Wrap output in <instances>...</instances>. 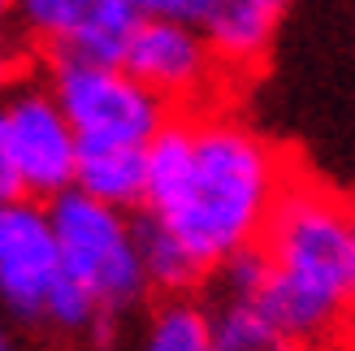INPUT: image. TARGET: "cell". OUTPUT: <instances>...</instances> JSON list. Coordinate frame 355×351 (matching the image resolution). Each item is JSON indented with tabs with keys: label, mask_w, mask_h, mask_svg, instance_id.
Instances as JSON below:
<instances>
[{
	"label": "cell",
	"mask_w": 355,
	"mask_h": 351,
	"mask_svg": "<svg viewBox=\"0 0 355 351\" xmlns=\"http://www.w3.org/2000/svg\"><path fill=\"white\" fill-rule=\"evenodd\" d=\"M13 5L17 0H0V26H13Z\"/></svg>",
	"instance_id": "d6986e66"
},
{
	"label": "cell",
	"mask_w": 355,
	"mask_h": 351,
	"mask_svg": "<svg viewBox=\"0 0 355 351\" xmlns=\"http://www.w3.org/2000/svg\"><path fill=\"white\" fill-rule=\"evenodd\" d=\"M135 351H221L208 300H195V291L165 295L148 312V321L135 339Z\"/></svg>",
	"instance_id": "30bf717a"
},
{
	"label": "cell",
	"mask_w": 355,
	"mask_h": 351,
	"mask_svg": "<svg viewBox=\"0 0 355 351\" xmlns=\"http://www.w3.org/2000/svg\"><path fill=\"white\" fill-rule=\"evenodd\" d=\"M121 65L144 87H152L169 109H208L212 96L221 92V78H230L208 44V35L191 17L144 13V22L126 44Z\"/></svg>",
	"instance_id": "8992f818"
},
{
	"label": "cell",
	"mask_w": 355,
	"mask_h": 351,
	"mask_svg": "<svg viewBox=\"0 0 355 351\" xmlns=\"http://www.w3.org/2000/svg\"><path fill=\"white\" fill-rule=\"evenodd\" d=\"M351 213H355V200H351Z\"/></svg>",
	"instance_id": "44dd1931"
},
{
	"label": "cell",
	"mask_w": 355,
	"mask_h": 351,
	"mask_svg": "<svg viewBox=\"0 0 355 351\" xmlns=\"http://www.w3.org/2000/svg\"><path fill=\"white\" fill-rule=\"evenodd\" d=\"M13 196H22V187H17V169H13L9 139H5V113H0V200H13Z\"/></svg>",
	"instance_id": "e0dca14e"
},
{
	"label": "cell",
	"mask_w": 355,
	"mask_h": 351,
	"mask_svg": "<svg viewBox=\"0 0 355 351\" xmlns=\"http://www.w3.org/2000/svg\"><path fill=\"white\" fill-rule=\"evenodd\" d=\"M256 304L308 351L334 347L355 329V213L316 178L291 173L260 234Z\"/></svg>",
	"instance_id": "7a4b0ae2"
},
{
	"label": "cell",
	"mask_w": 355,
	"mask_h": 351,
	"mask_svg": "<svg viewBox=\"0 0 355 351\" xmlns=\"http://www.w3.org/2000/svg\"><path fill=\"white\" fill-rule=\"evenodd\" d=\"M92 5L96 0H17L13 26L26 35V44H40L48 52H57Z\"/></svg>",
	"instance_id": "5bb4252c"
},
{
	"label": "cell",
	"mask_w": 355,
	"mask_h": 351,
	"mask_svg": "<svg viewBox=\"0 0 355 351\" xmlns=\"http://www.w3.org/2000/svg\"><path fill=\"white\" fill-rule=\"evenodd\" d=\"M212 325H217V347L221 351H308L304 343H295L282 325L264 317V308L243 295H208Z\"/></svg>",
	"instance_id": "8fae6325"
},
{
	"label": "cell",
	"mask_w": 355,
	"mask_h": 351,
	"mask_svg": "<svg viewBox=\"0 0 355 351\" xmlns=\"http://www.w3.org/2000/svg\"><path fill=\"white\" fill-rule=\"evenodd\" d=\"M286 5L291 0H208L195 22L208 35L225 74H252L269 57Z\"/></svg>",
	"instance_id": "ba28073f"
},
{
	"label": "cell",
	"mask_w": 355,
	"mask_h": 351,
	"mask_svg": "<svg viewBox=\"0 0 355 351\" xmlns=\"http://www.w3.org/2000/svg\"><path fill=\"white\" fill-rule=\"evenodd\" d=\"M5 139L17 169V187L31 200H57L78 178V130L69 126L61 100L52 96L48 78H22L0 100Z\"/></svg>",
	"instance_id": "5b68a950"
},
{
	"label": "cell",
	"mask_w": 355,
	"mask_h": 351,
	"mask_svg": "<svg viewBox=\"0 0 355 351\" xmlns=\"http://www.w3.org/2000/svg\"><path fill=\"white\" fill-rule=\"evenodd\" d=\"M139 248H144V269H148L152 291L187 295V291L208 282V273H204L200 260H195L169 230H161L156 221H148L144 213H139Z\"/></svg>",
	"instance_id": "4fadbf2b"
},
{
	"label": "cell",
	"mask_w": 355,
	"mask_h": 351,
	"mask_svg": "<svg viewBox=\"0 0 355 351\" xmlns=\"http://www.w3.org/2000/svg\"><path fill=\"white\" fill-rule=\"evenodd\" d=\"M78 191L96 196L113 208H144V191H148V148H130V144H83L78 148Z\"/></svg>",
	"instance_id": "9c48e42d"
},
{
	"label": "cell",
	"mask_w": 355,
	"mask_h": 351,
	"mask_svg": "<svg viewBox=\"0 0 355 351\" xmlns=\"http://www.w3.org/2000/svg\"><path fill=\"white\" fill-rule=\"evenodd\" d=\"M0 351H17L13 329H9V317H5V312H0Z\"/></svg>",
	"instance_id": "ac0fdd59"
},
{
	"label": "cell",
	"mask_w": 355,
	"mask_h": 351,
	"mask_svg": "<svg viewBox=\"0 0 355 351\" xmlns=\"http://www.w3.org/2000/svg\"><path fill=\"white\" fill-rule=\"evenodd\" d=\"M144 13H152V17H200V9L208 5V0H135Z\"/></svg>",
	"instance_id": "2e32d148"
},
{
	"label": "cell",
	"mask_w": 355,
	"mask_h": 351,
	"mask_svg": "<svg viewBox=\"0 0 355 351\" xmlns=\"http://www.w3.org/2000/svg\"><path fill=\"white\" fill-rule=\"evenodd\" d=\"M286 182V156L247 121L217 109H173L148 144L139 213L212 273L260 243Z\"/></svg>",
	"instance_id": "6da1fadb"
},
{
	"label": "cell",
	"mask_w": 355,
	"mask_h": 351,
	"mask_svg": "<svg viewBox=\"0 0 355 351\" xmlns=\"http://www.w3.org/2000/svg\"><path fill=\"white\" fill-rule=\"evenodd\" d=\"M139 22H144V9H139L135 0H96L57 52L92 57V61H121L130 35L139 31Z\"/></svg>",
	"instance_id": "7c38bea8"
},
{
	"label": "cell",
	"mask_w": 355,
	"mask_h": 351,
	"mask_svg": "<svg viewBox=\"0 0 355 351\" xmlns=\"http://www.w3.org/2000/svg\"><path fill=\"white\" fill-rule=\"evenodd\" d=\"M26 78V35L0 26V100Z\"/></svg>",
	"instance_id": "9a60e30c"
},
{
	"label": "cell",
	"mask_w": 355,
	"mask_h": 351,
	"mask_svg": "<svg viewBox=\"0 0 355 351\" xmlns=\"http://www.w3.org/2000/svg\"><path fill=\"white\" fill-rule=\"evenodd\" d=\"M83 351H113L109 343H96V347H83Z\"/></svg>",
	"instance_id": "ffe728a7"
},
{
	"label": "cell",
	"mask_w": 355,
	"mask_h": 351,
	"mask_svg": "<svg viewBox=\"0 0 355 351\" xmlns=\"http://www.w3.org/2000/svg\"><path fill=\"white\" fill-rule=\"evenodd\" d=\"M48 87L61 100L78 144H130L148 148L169 121V104L144 87L121 61H92L48 52Z\"/></svg>",
	"instance_id": "277c9868"
},
{
	"label": "cell",
	"mask_w": 355,
	"mask_h": 351,
	"mask_svg": "<svg viewBox=\"0 0 355 351\" xmlns=\"http://www.w3.org/2000/svg\"><path fill=\"white\" fill-rule=\"evenodd\" d=\"M61 277L65 260L48 204L31 196L0 200V312L26 329H40Z\"/></svg>",
	"instance_id": "52a82bcc"
},
{
	"label": "cell",
	"mask_w": 355,
	"mask_h": 351,
	"mask_svg": "<svg viewBox=\"0 0 355 351\" xmlns=\"http://www.w3.org/2000/svg\"><path fill=\"white\" fill-rule=\"evenodd\" d=\"M48 213H52V230H57V243H61L65 273L113 321H121L152 295L148 269H144V248H139V213L113 208L78 187L48 200Z\"/></svg>",
	"instance_id": "3957f363"
}]
</instances>
